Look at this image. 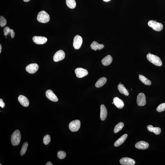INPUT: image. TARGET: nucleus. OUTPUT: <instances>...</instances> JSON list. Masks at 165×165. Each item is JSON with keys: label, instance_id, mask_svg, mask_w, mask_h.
Listing matches in <instances>:
<instances>
[{"label": "nucleus", "instance_id": "nucleus-30", "mask_svg": "<svg viewBox=\"0 0 165 165\" xmlns=\"http://www.w3.org/2000/svg\"><path fill=\"white\" fill-rule=\"evenodd\" d=\"M57 156L59 159H62L65 157L66 156V153L64 151H59L57 154Z\"/></svg>", "mask_w": 165, "mask_h": 165}, {"label": "nucleus", "instance_id": "nucleus-10", "mask_svg": "<svg viewBox=\"0 0 165 165\" xmlns=\"http://www.w3.org/2000/svg\"><path fill=\"white\" fill-rule=\"evenodd\" d=\"M39 66L36 63H32L28 65L26 67V70L28 72L31 74L36 72L38 70Z\"/></svg>", "mask_w": 165, "mask_h": 165}, {"label": "nucleus", "instance_id": "nucleus-24", "mask_svg": "<svg viewBox=\"0 0 165 165\" xmlns=\"http://www.w3.org/2000/svg\"><path fill=\"white\" fill-rule=\"evenodd\" d=\"M118 89L121 93L128 96L129 95L128 90L126 89L124 85L120 84L118 86Z\"/></svg>", "mask_w": 165, "mask_h": 165}, {"label": "nucleus", "instance_id": "nucleus-27", "mask_svg": "<svg viewBox=\"0 0 165 165\" xmlns=\"http://www.w3.org/2000/svg\"><path fill=\"white\" fill-rule=\"evenodd\" d=\"M124 126V123L122 122H120L118 123L116 125L114 130V131L115 133H117L120 131L122 129V128Z\"/></svg>", "mask_w": 165, "mask_h": 165}, {"label": "nucleus", "instance_id": "nucleus-32", "mask_svg": "<svg viewBox=\"0 0 165 165\" xmlns=\"http://www.w3.org/2000/svg\"><path fill=\"white\" fill-rule=\"evenodd\" d=\"M6 20L4 17L1 16L0 17V25L2 27H3L6 25Z\"/></svg>", "mask_w": 165, "mask_h": 165}, {"label": "nucleus", "instance_id": "nucleus-13", "mask_svg": "<svg viewBox=\"0 0 165 165\" xmlns=\"http://www.w3.org/2000/svg\"><path fill=\"white\" fill-rule=\"evenodd\" d=\"M120 163L122 165H134L135 161L133 159L128 157H123L120 159Z\"/></svg>", "mask_w": 165, "mask_h": 165}, {"label": "nucleus", "instance_id": "nucleus-11", "mask_svg": "<svg viewBox=\"0 0 165 165\" xmlns=\"http://www.w3.org/2000/svg\"><path fill=\"white\" fill-rule=\"evenodd\" d=\"M32 39L34 42L37 44H44L48 41L46 37L41 36H34L33 37Z\"/></svg>", "mask_w": 165, "mask_h": 165}, {"label": "nucleus", "instance_id": "nucleus-25", "mask_svg": "<svg viewBox=\"0 0 165 165\" xmlns=\"http://www.w3.org/2000/svg\"><path fill=\"white\" fill-rule=\"evenodd\" d=\"M139 78L140 80L144 84L147 85H150L151 84V82L150 80L148 79L145 76L142 75H139Z\"/></svg>", "mask_w": 165, "mask_h": 165}, {"label": "nucleus", "instance_id": "nucleus-33", "mask_svg": "<svg viewBox=\"0 0 165 165\" xmlns=\"http://www.w3.org/2000/svg\"><path fill=\"white\" fill-rule=\"evenodd\" d=\"M5 103L3 101V100L2 99H0V107L3 108L5 106Z\"/></svg>", "mask_w": 165, "mask_h": 165}, {"label": "nucleus", "instance_id": "nucleus-40", "mask_svg": "<svg viewBox=\"0 0 165 165\" xmlns=\"http://www.w3.org/2000/svg\"><path fill=\"white\" fill-rule=\"evenodd\" d=\"M0 165H2V164H0Z\"/></svg>", "mask_w": 165, "mask_h": 165}, {"label": "nucleus", "instance_id": "nucleus-34", "mask_svg": "<svg viewBox=\"0 0 165 165\" xmlns=\"http://www.w3.org/2000/svg\"><path fill=\"white\" fill-rule=\"evenodd\" d=\"M46 165H52L53 164L50 162V161H48V162L47 163Z\"/></svg>", "mask_w": 165, "mask_h": 165}, {"label": "nucleus", "instance_id": "nucleus-18", "mask_svg": "<svg viewBox=\"0 0 165 165\" xmlns=\"http://www.w3.org/2000/svg\"><path fill=\"white\" fill-rule=\"evenodd\" d=\"M128 137L127 134H125L123 135L120 138H119L115 142L114 146L115 147H118L124 143L125 141L126 140Z\"/></svg>", "mask_w": 165, "mask_h": 165}, {"label": "nucleus", "instance_id": "nucleus-12", "mask_svg": "<svg viewBox=\"0 0 165 165\" xmlns=\"http://www.w3.org/2000/svg\"><path fill=\"white\" fill-rule=\"evenodd\" d=\"M46 95L47 98L51 101L54 102H57L58 101V97L51 90H48L46 91Z\"/></svg>", "mask_w": 165, "mask_h": 165}, {"label": "nucleus", "instance_id": "nucleus-9", "mask_svg": "<svg viewBox=\"0 0 165 165\" xmlns=\"http://www.w3.org/2000/svg\"><path fill=\"white\" fill-rule=\"evenodd\" d=\"M75 72L76 76L79 78H83L88 74L87 70L81 68H78L76 69Z\"/></svg>", "mask_w": 165, "mask_h": 165}, {"label": "nucleus", "instance_id": "nucleus-35", "mask_svg": "<svg viewBox=\"0 0 165 165\" xmlns=\"http://www.w3.org/2000/svg\"><path fill=\"white\" fill-rule=\"evenodd\" d=\"M2 50V46L1 44H0V53H1Z\"/></svg>", "mask_w": 165, "mask_h": 165}, {"label": "nucleus", "instance_id": "nucleus-14", "mask_svg": "<svg viewBox=\"0 0 165 165\" xmlns=\"http://www.w3.org/2000/svg\"><path fill=\"white\" fill-rule=\"evenodd\" d=\"M135 147L136 148L140 150H146L149 147V144L147 142L144 141H140L137 142L135 144Z\"/></svg>", "mask_w": 165, "mask_h": 165}, {"label": "nucleus", "instance_id": "nucleus-5", "mask_svg": "<svg viewBox=\"0 0 165 165\" xmlns=\"http://www.w3.org/2000/svg\"><path fill=\"white\" fill-rule=\"evenodd\" d=\"M80 121L78 120L71 121L69 125V129L72 132L77 131L80 128Z\"/></svg>", "mask_w": 165, "mask_h": 165}, {"label": "nucleus", "instance_id": "nucleus-39", "mask_svg": "<svg viewBox=\"0 0 165 165\" xmlns=\"http://www.w3.org/2000/svg\"><path fill=\"white\" fill-rule=\"evenodd\" d=\"M112 104H114L113 102V103H112Z\"/></svg>", "mask_w": 165, "mask_h": 165}, {"label": "nucleus", "instance_id": "nucleus-1", "mask_svg": "<svg viewBox=\"0 0 165 165\" xmlns=\"http://www.w3.org/2000/svg\"><path fill=\"white\" fill-rule=\"evenodd\" d=\"M21 136L20 132L18 130H16L11 136V141L12 144L14 146L18 145L20 143Z\"/></svg>", "mask_w": 165, "mask_h": 165}, {"label": "nucleus", "instance_id": "nucleus-8", "mask_svg": "<svg viewBox=\"0 0 165 165\" xmlns=\"http://www.w3.org/2000/svg\"><path fill=\"white\" fill-rule=\"evenodd\" d=\"M137 102L139 106H143L146 103V96L143 93L139 94L137 98Z\"/></svg>", "mask_w": 165, "mask_h": 165}, {"label": "nucleus", "instance_id": "nucleus-6", "mask_svg": "<svg viewBox=\"0 0 165 165\" xmlns=\"http://www.w3.org/2000/svg\"><path fill=\"white\" fill-rule=\"evenodd\" d=\"M65 57V52L62 50H59L54 55L53 60L55 62H58L64 60Z\"/></svg>", "mask_w": 165, "mask_h": 165}, {"label": "nucleus", "instance_id": "nucleus-37", "mask_svg": "<svg viewBox=\"0 0 165 165\" xmlns=\"http://www.w3.org/2000/svg\"><path fill=\"white\" fill-rule=\"evenodd\" d=\"M103 1L105 2H108L109 1H110V0H103Z\"/></svg>", "mask_w": 165, "mask_h": 165}, {"label": "nucleus", "instance_id": "nucleus-23", "mask_svg": "<svg viewBox=\"0 0 165 165\" xmlns=\"http://www.w3.org/2000/svg\"><path fill=\"white\" fill-rule=\"evenodd\" d=\"M4 33V35L6 36L9 34H10L12 38L15 37V32L12 29H11L8 27H5L3 30Z\"/></svg>", "mask_w": 165, "mask_h": 165}, {"label": "nucleus", "instance_id": "nucleus-22", "mask_svg": "<svg viewBox=\"0 0 165 165\" xmlns=\"http://www.w3.org/2000/svg\"><path fill=\"white\" fill-rule=\"evenodd\" d=\"M104 47L103 44H99L95 41L93 42L91 45L92 49L94 50L95 51L97 50H101L104 48Z\"/></svg>", "mask_w": 165, "mask_h": 165}, {"label": "nucleus", "instance_id": "nucleus-15", "mask_svg": "<svg viewBox=\"0 0 165 165\" xmlns=\"http://www.w3.org/2000/svg\"><path fill=\"white\" fill-rule=\"evenodd\" d=\"M18 100L21 105L24 107H28L29 105V102L26 97L22 95H20L18 97Z\"/></svg>", "mask_w": 165, "mask_h": 165}, {"label": "nucleus", "instance_id": "nucleus-38", "mask_svg": "<svg viewBox=\"0 0 165 165\" xmlns=\"http://www.w3.org/2000/svg\"><path fill=\"white\" fill-rule=\"evenodd\" d=\"M150 53H149L148 54H150Z\"/></svg>", "mask_w": 165, "mask_h": 165}, {"label": "nucleus", "instance_id": "nucleus-7", "mask_svg": "<svg viewBox=\"0 0 165 165\" xmlns=\"http://www.w3.org/2000/svg\"><path fill=\"white\" fill-rule=\"evenodd\" d=\"M83 42V39L81 36L77 35L75 36L74 39L73 46L76 49H79L81 48Z\"/></svg>", "mask_w": 165, "mask_h": 165}, {"label": "nucleus", "instance_id": "nucleus-28", "mask_svg": "<svg viewBox=\"0 0 165 165\" xmlns=\"http://www.w3.org/2000/svg\"><path fill=\"white\" fill-rule=\"evenodd\" d=\"M28 143L27 142H25L22 145L20 152L21 156H23L25 153L27 151L28 147Z\"/></svg>", "mask_w": 165, "mask_h": 165}, {"label": "nucleus", "instance_id": "nucleus-19", "mask_svg": "<svg viewBox=\"0 0 165 165\" xmlns=\"http://www.w3.org/2000/svg\"><path fill=\"white\" fill-rule=\"evenodd\" d=\"M147 129L149 131L154 133L156 135L160 134L161 132V128L157 127H154L151 125H149L148 126Z\"/></svg>", "mask_w": 165, "mask_h": 165}, {"label": "nucleus", "instance_id": "nucleus-20", "mask_svg": "<svg viewBox=\"0 0 165 165\" xmlns=\"http://www.w3.org/2000/svg\"><path fill=\"white\" fill-rule=\"evenodd\" d=\"M113 61V58L110 55H108L102 60V62L104 66H108L111 64Z\"/></svg>", "mask_w": 165, "mask_h": 165}, {"label": "nucleus", "instance_id": "nucleus-26", "mask_svg": "<svg viewBox=\"0 0 165 165\" xmlns=\"http://www.w3.org/2000/svg\"><path fill=\"white\" fill-rule=\"evenodd\" d=\"M66 4L69 8L74 9L76 7V3L75 0H66Z\"/></svg>", "mask_w": 165, "mask_h": 165}, {"label": "nucleus", "instance_id": "nucleus-3", "mask_svg": "<svg viewBox=\"0 0 165 165\" xmlns=\"http://www.w3.org/2000/svg\"><path fill=\"white\" fill-rule=\"evenodd\" d=\"M148 60L151 63L157 66H161L162 65V62L159 57L156 55L148 54L147 56Z\"/></svg>", "mask_w": 165, "mask_h": 165}, {"label": "nucleus", "instance_id": "nucleus-17", "mask_svg": "<svg viewBox=\"0 0 165 165\" xmlns=\"http://www.w3.org/2000/svg\"><path fill=\"white\" fill-rule=\"evenodd\" d=\"M113 103L116 107L119 109L123 108L124 106V102L117 97H115L114 98Z\"/></svg>", "mask_w": 165, "mask_h": 165}, {"label": "nucleus", "instance_id": "nucleus-36", "mask_svg": "<svg viewBox=\"0 0 165 165\" xmlns=\"http://www.w3.org/2000/svg\"><path fill=\"white\" fill-rule=\"evenodd\" d=\"M30 1V0H23V1L25 2H29Z\"/></svg>", "mask_w": 165, "mask_h": 165}, {"label": "nucleus", "instance_id": "nucleus-4", "mask_svg": "<svg viewBox=\"0 0 165 165\" xmlns=\"http://www.w3.org/2000/svg\"><path fill=\"white\" fill-rule=\"evenodd\" d=\"M148 25L149 27L152 28L154 30L157 31H160L163 28V26L162 24L159 23L155 21H149Z\"/></svg>", "mask_w": 165, "mask_h": 165}, {"label": "nucleus", "instance_id": "nucleus-31", "mask_svg": "<svg viewBox=\"0 0 165 165\" xmlns=\"http://www.w3.org/2000/svg\"><path fill=\"white\" fill-rule=\"evenodd\" d=\"M156 110L157 112H159L164 111L165 110V103L160 105L157 107Z\"/></svg>", "mask_w": 165, "mask_h": 165}, {"label": "nucleus", "instance_id": "nucleus-29", "mask_svg": "<svg viewBox=\"0 0 165 165\" xmlns=\"http://www.w3.org/2000/svg\"><path fill=\"white\" fill-rule=\"evenodd\" d=\"M43 143L45 145H47L51 141V137L50 135H47L44 136L43 138Z\"/></svg>", "mask_w": 165, "mask_h": 165}, {"label": "nucleus", "instance_id": "nucleus-16", "mask_svg": "<svg viewBox=\"0 0 165 165\" xmlns=\"http://www.w3.org/2000/svg\"><path fill=\"white\" fill-rule=\"evenodd\" d=\"M107 115V111L106 108L103 104L101 106L100 115L101 119L103 121L106 118Z\"/></svg>", "mask_w": 165, "mask_h": 165}, {"label": "nucleus", "instance_id": "nucleus-2", "mask_svg": "<svg viewBox=\"0 0 165 165\" xmlns=\"http://www.w3.org/2000/svg\"><path fill=\"white\" fill-rule=\"evenodd\" d=\"M37 20L42 23H46L49 21L50 17L48 14L45 11H41L38 13Z\"/></svg>", "mask_w": 165, "mask_h": 165}, {"label": "nucleus", "instance_id": "nucleus-21", "mask_svg": "<svg viewBox=\"0 0 165 165\" xmlns=\"http://www.w3.org/2000/svg\"><path fill=\"white\" fill-rule=\"evenodd\" d=\"M107 81V79L105 77L101 78L97 81L95 84V86L97 88L101 87L105 84Z\"/></svg>", "mask_w": 165, "mask_h": 165}]
</instances>
